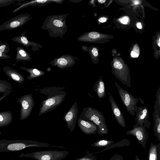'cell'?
<instances>
[{"label":"cell","mask_w":160,"mask_h":160,"mask_svg":"<svg viewBox=\"0 0 160 160\" xmlns=\"http://www.w3.org/2000/svg\"><path fill=\"white\" fill-rule=\"evenodd\" d=\"M68 15L48 16L45 18L41 28L48 30L49 36L52 38H62L67 31L66 18Z\"/></svg>","instance_id":"1"},{"label":"cell","mask_w":160,"mask_h":160,"mask_svg":"<svg viewBox=\"0 0 160 160\" xmlns=\"http://www.w3.org/2000/svg\"><path fill=\"white\" fill-rule=\"evenodd\" d=\"M30 147H53L66 149V148L62 146H54L47 142H41L33 140L0 139V152L18 151Z\"/></svg>","instance_id":"2"},{"label":"cell","mask_w":160,"mask_h":160,"mask_svg":"<svg viewBox=\"0 0 160 160\" xmlns=\"http://www.w3.org/2000/svg\"><path fill=\"white\" fill-rule=\"evenodd\" d=\"M80 116L84 120L93 123L97 126L98 134H102L108 133L103 114L96 109L91 107L85 108Z\"/></svg>","instance_id":"3"},{"label":"cell","mask_w":160,"mask_h":160,"mask_svg":"<svg viewBox=\"0 0 160 160\" xmlns=\"http://www.w3.org/2000/svg\"><path fill=\"white\" fill-rule=\"evenodd\" d=\"M69 152L66 151L48 150L31 153H22L20 158H31L37 160H62L65 158Z\"/></svg>","instance_id":"4"},{"label":"cell","mask_w":160,"mask_h":160,"mask_svg":"<svg viewBox=\"0 0 160 160\" xmlns=\"http://www.w3.org/2000/svg\"><path fill=\"white\" fill-rule=\"evenodd\" d=\"M115 85L117 88L122 102L127 110L132 115H134L138 107L137 105L139 99L135 98L131 93L122 88L116 82H115Z\"/></svg>","instance_id":"5"},{"label":"cell","mask_w":160,"mask_h":160,"mask_svg":"<svg viewBox=\"0 0 160 160\" xmlns=\"http://www.w3.org/2000/svg\"><path fill=\"white\" fill-rule=\"evenodd\" d=\"M32 18V16L28 13L17 16L0 25V31L18 28L26 23Z\"/></svg>","instance_id":"6"},{"label":"cell","mask_w":160,"mask_h":160,"mask_svg":"<svg viewBox=\"0 0 160 160\" xmlns=\"http://www.w3.org/2000/svg\"><path fill=\"white\" fill-rule=\"evenodd\" d=\"M17 101L21 106L20 120H25L29 116L35 104L32 95L25 94L18 98Z\"/></svg>","instance_id":"7"},{"label":"cell","mask_w":160,"mask_h":160,"mask_svg":"<svg viewBox=\"0 0 160 160\" xmlns=\"http://www.w3.org/2000/svg\"><path fill=\"white\" fill-rule=\"evenodd\" d=\"M136 115L135 122L137 123L133 127L138 126H144L149 128L151 122L149 121V112L148 108L146 107H138L136 112Z\"/></svg>","instance_id":"8"},{"label":"cell","mask_w":160,"mask_h":160,"mask_svg":"<svg viewBox=\"0 0 160 160\" xmlns=\"http://www.w3.org/2000/svg\"><path fill=\"white\" fill-rule=\"evenodd\" d=\"M126 133L128 135H132L135 136L139 144L144 149L145 148L148 135L145 126H138L133 127V129L127 131Z\"/></svg>","instance_id":"9"},{"label":"cell","mask_w":160,"mask_h":160,"mask_svg":"<svg viewBox=\"0 0 160 160\" xmlns=\"http://www.w3.org/2000/svg\"><path fill=\"white\" fill-rule=\"evenodd\" d=\"M64 96L58 95L51 97L42 103V106L39 113L40 116L42 114L49 112L59 105L64 100Z\"/></svg>","instance_id":"10"},{"label":"cell","mask_w":160,"mask_h":160,"mask_svg":"<svg viewBox=\"0 0 160 160\" xmlns=\"http://www.w3.org/2000/svg\"><path fill=\"white\" fill-rule=\"evenodd\" d=\"M75 63L74 57L70 54H64L59 58H55L49 64L60 69H64L73 66Z\"/></svg>","instance_id":"11"},{"label":"cell","mask_w":160,"mask_h":160,"mask_svg":"<svg viewBox=\"0 0 160 160\" xmlns=\"http://www.w3.org/2000/svg\"><path fill=\"white\" fill-rule=\"evenodd\" d=\"M78 110L77 102H75L65 115L63 120L67 123V127L72 132L76 126Z\"/></svg>","instance_id":"12"},{"label":"cell","mask_w":160,"mask_h":160,"mask_svg":"<svg viewBox=\"0 0 160 160\" xmlns=\"http://www.w3.org/2000/svg\"><path fill=\"white\" fill-rule=\"evenodd\" d=\"M27 32H23L20 36L13 37L12 38V41L27 48L31 46L32 49L33 51H38L39 48H42V46L38 43L29 41L26 36V33Z\"/></svg>","instance_id":"13"},{"label":"cell","mask_w":160,"mask_h":160,"mask_svg":"<svg viewBox=\"0 0 160 160\" xmlns=\"http://www.w3.org/2000/svg\"><path fill=\"white\" fill-rule=\"evenodd\" d=\"M108 95L111 109L115 119L119 125L123 128H125L126 125L122 113L110 92H108Z\"/></svg>","instance_id":"14"},{"label":"cell","mask_w":160,"mask_h":160,"mask_svg":"<svg viewBox=\"0 0 160 160\" xmlns=\"http://www.w3.org/2000/svg\"><path fill=\"white\" fill-rule=\"evenodd\" d=\"M63 2V0H35L26 1L25 2L23 3L19 2L18 5H20V6L14 9L12 12L13 13H15L22 8L29 6H44L52 2L62 4Z\"/></svg>","instance_id":"15"},{"label":"cell","mask_w":160,"mask_h":160,"mask_svg":"<svg viewBox=\"0 0 160 160\" xmlns=\"http://www.w3.org/2000/svg\"><path fill=\"white\" fill-rule=\"evenodd\" d=\"M78 127L86 134H96L98 130L97 126L91 122L85 121L80 116L78 121Z\"/></svg>","instance_id":"16"},{"label":"cell","mask_w":160,"mask_h":160,"mask_svg":"<svg viewBox=\"0 0 160 160\" xmlns=\"http://www.w3.org/2000/svg\"><path fill=\"white\" fill-rule=\"evenodd\" d=\"M3 71L5 74L9 78L16 82L20 84L25 81L24 77L18 71L8 66H5L3 68Z\"/></svg>","instance_id":"17"},{"label":"cell","mask_w":160,"mask_h":160,"mask_svg":"<svg viewBox=\"0 0 160 160\" xmlns=\"http://www.w3.org/2000/svg\"><path fill=\"white\" fill-rule=\"evenodd\" d=\"M93 90L96 92L100 98H104L106 96V89L104 82L101 77L95 83Z\"/></svg>","instance_id":"18"},{"label":"cell","mask_w":160,"mask_h":160,"mask_svg":"<svg viewBox=\"0 0 160 160\" xmlns=\"http://www.w3.org/2000/svg\"><path fill=\"white\" fill-rule=\"evenodd\" d=\"M148 160H160V143H151L149 147Z\"/></svg>","instance_id":"19"},{"label":"cell","mask_w":160,"mask_h":160,"mask_svg":"<svg viewBox=\"0 0 160 160\" xmlns=\"http://www.w3.org/2000/svg\"><path fill=\"white\" fill-rule=\"evenodd\" d=\"M13 116L10 111L0 112V128L9 125L12 121Z\"/></svg>","instance_id":"20"},{"label":"cell","mask_w":160,"mask_h":160,"mask_svg":"<svg viewBox=\"0 0 160 160\" xmlns=\"http://www.w3.org/2000/svg\"><path fill=\"white\" fill-rule=\"evenodd\" d=\"M16 50L15 60L17 62L21 61H30L31 60L32 58L29 54L22 47H17Z\"/></svg>","instance_id":"21"},{"label":"cell","mask_w":160,"mask_h":160,"mask_svg":"<svg viewBox=\"0 0 160 160\" xmlns=\"http://www.w3.org/2000/svg\"><path fill=\"white\" fill-rule=\"evenodd\" d=\"M154 123L153 131L154 136L160 141V112L154 111L153 114Z\"/></svg>","instance_id":"22"},{"label":"cell","mask_w":160,"mask_h":160,"mask_svg":"<svg viewBox=\"0 0 160 160\" xmlns=\"http://www.w3.org/2000/svg\"><path fill=\"white\" fill-rule=\"evenodd\" d=\"M20 68L30 73V75L27 77V79L28 80L35 79L45 74L44 72L36 68H28L24 67H20Z\"/></svg>","instance_id":"23"},{"label":"cell","mask_w":160,"mask_h":160,"mask_svg":"<svg viewBox=\"0 0 160 160\" xmlns=\"http://www.w3.org/2000/svg\"><path fill=\"white\" fill-rule=\"evenodd\" d=\"M130 141L127 139L124 138L116 143L112 144L107 147L103 149L98 151L97 152H102L104 151L115 147H123L124 146H130Z\"/></svg>","instance_id":"24"},{"label":"cell","mask_w":160,"mask_h":160,"mask_svg":"<svg viewBox=\"0 0 160 160\" xmlns=\"http://www.w3.org/2000/svg\"><path fill=\"white\" fill-rule=\"evenodd\" d=\"M114 141L107 139H102L97 141L91 145L94 147L105 148L114 143Z\"/></svg>","instance_id":"25"},{"label":"cell","mask_w":160,"mask_h":160,"mask_svg":"<svg viewBox=\"0 0 160 160\" xmlns=\"http://www.w3.org/2000/svg\"><path fill=\"white\" fill-rule=\"evenodd\" d=\"M12 87L11 83L6 80H0V93L3 94L12 91Z\"/></svg>","instance_id":"26"},{"label":"cell","mask_w":160,"mask_h":160,"mask_svg":"<svg viewBox=\"0 0 160 160\" xmlns=\"http://www.w3.org/2000/svg\"><path fill=\"white\" fill-rule=\"evenodd\" d=\"M154 109V111L160 112V87L157 92Z\"/></svg>","instance_id":"27"},{"label":"cell","mask_w":160,"mask_h":160,"mask_svg":"<svg viewBox=\"0 0 160 160\" xmlns=\"http://www.w3.org/2000/svg\"><path fill=\"white\" fill-rule=\"evenodd\" d=\"M10 50L9 45L6 42L0 43V52L6 54L8 53Z\"/></svg>","instance_id":"28"},{"label":"cell","mask_w":160,"mask_h":160,"mask_svg":"<svg viewBox=\"0 0 160 160\" xmlns=\"http://www.w3.org/2000/svg\"><path fill=\"white\" fill-rule=\"evenodd\" d=\"M24 0H0V7L9 6L15 2H20Z\"/></svg>","instance_id":"29"},{"label":"cell","mask_w":160,"mask_h":160,"mask_svg":"<svg viewBox=\"0 0 160 160\" xmlns=\"http://www.w3.org/2000/svg\"><path fill=\"white\" fill-rule=\"evenodd\" d=\"M97 158L92 154L88 153L85 156L78 158L75 160H96Z\"/></svg>","instance_id":"30"},{"label":"cell","mask_w":160,"mask_h":160,"mask_svg":"<svg viewBox=\"0 0 160 160\" xmlns=\"http://www.w3.org/2000/svg\"><path fill=\"white\" fill-rule=\"evenodd\" d=\"M109 160H123V159L121 155L115 154L111 157Z\"/></svg>","instance_id":"31"},{"label":"cell","mask_w":160,"mask_h":160,"mask_svg":"<svg viewBox=\"0 0 160 160\" xmlns=\"http://www.w3.org/2000/svg\"><path fill=\"white\" fill-rule=\"evenodd\" d=\"M91 51V52L92 56L94 57H97L98 55V51L97 48H96L93 47L91 49L89 50Z\"/></svg>","instance_id":"32"},{"label":"cell","mask_w":160,"mask_h":160,"mask_svg":"<svg viewBox=\"0 0 160 160\" xmlns=\"http://www.w3.org/2000/svg\"><path fill=\"white\" fill-rule=\"evenodd\" d=\"M11 57L6 54H4L0 52V59L10 58Z\"/></svg>","instance_id":"33"},{"label":"cell","mask_w":160,"mask_h":160,"mask_svg":"<svg viewBox=\"0 0 160 160\" xmlns=\"http://www.w3.org/2000/svg\"><path fill=\"white\" fill-rule=\"evenodd\" d=\"M128 18L127 17L125 16L122 18L120 19L121 22L124 24H127L128 21Z\"/></svg>","instance_id":"34"},{"label":"cell","mask_w":160,"mask_h":160,"mask_svg":"<svg viewBox=\"0 0 160 160\" xmlns=\"http://www.w3.org/2000/svg\"><path fill=\"white\" fill-rule=\"evenodd\" d=\"M131 56L133 58L138 57V54L133 51H132L131 52Z\"/></svg>","instance_id":"35"},{"label":"cell","mask_w":160,"mask_h":160,"mask_svg":"<svg viewBox=\"0 0 160 160\" xmlns=\"http://www.w3.org/2000/svg\"><path fill=\"white\" fill-rule=\"evenodd\" d=\"M11 91L8 92L6 93H5V94H3V95L0 98V102L4 98H5L6 96H7V95H8L11 92Z\"/></svg>","instance_id":"36"},{"label":"cell","mask_w":160,"mask_h":160,"mask_svg":"<svg viewBox=\"0 0 160 160\" xmlns=\"http://www.w3.org/2000/svg\"><path fill=\"white\" fill-rule=\"evenodd\" d=\"M107 20V19L105 18H99L98 20L99 22H105Z\"/></svg>","instance_id":"37"},{"label":"cell","mask_w":160,"mask_h":160,"mask_svg":"<svg viewBox=\"0 0 160 160\" xmlns=\"http://www.w3.org/2000/svg\"><path fill=\"white\" fill-rule=\"evenodd\" d=\"M137 27L139 29H141L142 28V26L141 23L140 22H138L137 24Z\"/></svg>","instance_id":"38"},{"label":"cell","mask_w":160,"mask_h":160,"mask_svg":"<svg viewBox=\"0 0 160 160\" xmlns=\"http://www.w3.org/2000/svg\"><path fill=\"white\" fill-rule=\"evenodd\" d=\"M106 0H98V1L100 3H102L106 2Z\"/></svg>","instance_id":"39"},{"label":"cell","mask_w":160,"mask_h":160,"mask_svg":"<svg viewBox=\"0 0 160 160\" xmlns=\"http://www.w3.org/2000/svg\"><path fill=\"white\" fill-rule=\"evenodd\" d=\"M135 160H140L139 159V158L136 155H135Z\"/></svg>","instance_id":"40"},{"label":"cell","mask_w":160,"mask_h":160,"mask_svg":"<svg viewBox=\"0 0 160 160\" xmlns=\"http://www.w3.org/2000/svg\"><path fill=\"white\" fill-rule=\"evenodd\" d=\"M134 4H139V1H134Z\"/></svg>","instance_id":"41"},{"label":"cell","mask_w":160,"mask_h":160,"mask_svg":"<svg viewBox=\"0 0 160 160\" xmlns=\"http://www.w3.org/2000/svg\"><path fill=\"white\" fill-rule=\"evenodd\" d=\"M1 134V132L0 131V135Z\"/></svg>","instance_id":"42"},{"label":"cell","mask_w":160,"mask_h":160,"mask_svg":"<svg viewBox=\"0 0 160 160\" xmlns=\"http://www.w3.org/2000/svg\"><path fill=\"white\" fill-rule=\"evenodd\" d=\"M12 160V159H10V160Z\"/></svg>","instance_id":"43"}]
</instances>
